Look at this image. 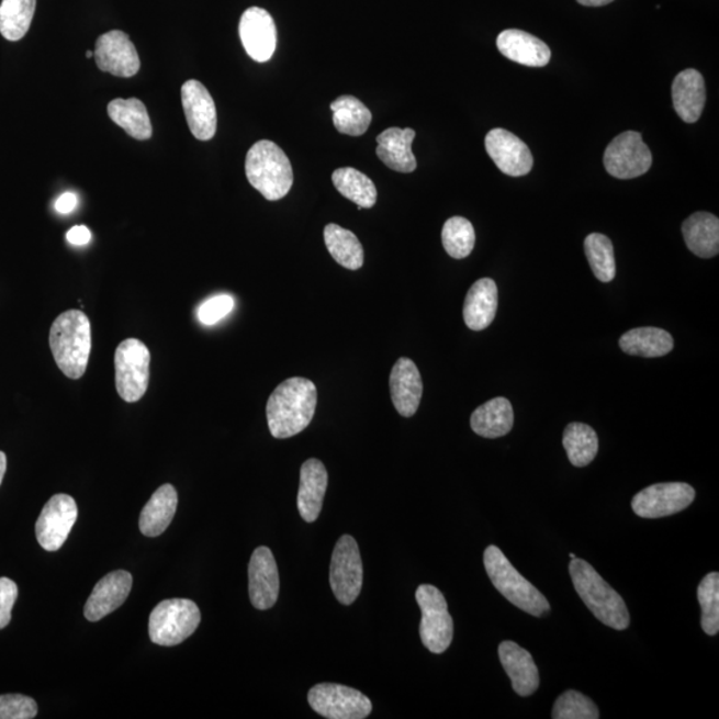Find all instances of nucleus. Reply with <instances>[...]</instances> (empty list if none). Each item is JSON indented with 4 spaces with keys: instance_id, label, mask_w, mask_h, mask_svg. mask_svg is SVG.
<instances>
[{
    "instance_id": "f257e3e1",
    "label": "nucleus",
    "mask_w": 719,
    "mask_h": 719,
    "mask_svg": "<svg viewBox=\"0 0 719 719\" xmlns=\"http://www.w3.org/2000/svg\"><path fill=\"white\" fill-rule=\"evenodd\" d=\"M317 387L308 379L292 378L272 392L267 403L268 428L274 439L302 434L315 416Z\"/></svg>"
},
{
    "instance_id": "f03ea898",
    "label": "nucleus",
    "mask_w": 719,
    "mask_h": 719,
    "mask_svg": "<svg viewBox=\"0 0 719 719\" xmlns=\"http://www.w3.org/2000/svg\"><path fill=\"white\" fill-rule=\"evenodd\" d=\"M49 347L56 366L68 379L83 378L92 348L91 323L85 312L71 310L56 317L49 329Z\"/></svg>"
},
{
    "instance_id": "7ed1b4c3",
    "label": "nucleus",
    "mask_w": 719,
    "mask_h": 719,
    "mask_svg": "<svg viewBox=\"0 0 719 719\" xmlns=\"http://www.w3.org/2000/svg\"><path fill=\"white\" fill-rule=\"evenodd\" d=\"M569 573L575 592L598 621L616 630L629 628L630 615L627 604L589 562L573 559L569 565Z\"/></svg>"
},
{
    "instance_id": "20e7f679",
    "label": "nucleus",
    "mask_w": 719,
    "mask_h": 719,
    "mask_svg": "<svg viewBox=\"0 0 719 719\" xmlns=\"http://www.w3.org/2000/svg\"><path fill=\"white\" fill-rule=\"evenodd\" d=\"M249 184L270 202L283 199L293 186L290 159L278 144L270 141L255 143L246 158Z\"/></svg>"
},
{
    "instance_id": "39448f33",
    "label": "nucleus",
    "mask_w": 719,
    "mask_h": 719,
    "mask_svg": "<svg viewBox=\"0 0 719 719\" xmlns=\"http://www.w3.org/2000/svg\"><path fill=\"white\" fill-rule=\"evenodd\" d=\"M484 565L492 584L518 609L535 617H541L550 610L546 596L516 571V568L505 558L502 549L495 546L487 547L484 553Z\"/></svg>"
},
{
    "instance_id": "423d86ee",
    "label": "nucleus",
    "mask_w": 719,
    "mask_h": 719,
    "mask_svg": "<svg viewBox=\"0 0 719 719\" xmlns=\"http://www.w3.org/2000/svg\"><path fill=\"white\" fill-rule=\"evenodd\" d=\"M200 621L202 615L191 599H166L149 616V639L156 645L177 647L195 633Z\"/></svg>"
},
{
    "instance_id": "0eeeda50",
    "label": "nucleus",
    "mask_w": 719,
    "mask_h": 719,
    "mask_svg": "<svg viewBox=\"0 0 719 719\" xmlns=\"http://www.w3.org/2000/svg\"><path fill=\"white\" fill-rule=\"evenodd\" d=\"M151 353L146 344L127 339L119 344L115 352V384L119 396L126 403H136L146 395L149 384Z\"/></svg>"
},
{
    "instance_id": "6e6552de",
    "label": "nucleus",
    "mask_w": 719,
    "mask_h": 719,
    "mask_svg": "<svg viewBox=\"0 0 719 719\" xmlns=\"http://www.w3.org/2000/svg\"><path fill=\"white\" fill-rule=\"evenodd\" d=\"M416 602L423 617L420 637L430 653L442 654L453 641V618L449 615L443 594L434 585H420L416 591Z\"/></svg>"
},
{
    "instance_id": "1a4fd4ad",
    "label": "nucleus",
    "mask_w": 719,
    "mask_h": 719,
    "mask_svg": "<svg viewBox=\"0 0 719 719\" xmlns=\"http://www.w3.org/2000/svg\"><path fill=\"white\" fill-rule=\"evenodd\" d=\"M311 708L328 719H364L371 715V699L352 687L318 684L308 693Z\"/></svg>"
},
{
    "instance_id": "9d476101",
    "label": "nucleus",
    "mask_w": 719,
    "mask_h": 719,
    "mask_svg": "<svg viewBox=\"0 0 719 719\" xmlns=\"http://www.w3.org/2000/svg\"><path fill=\"white\" fill-rule=\"evenodd\" d=\"M329 583L337 602L352 605L362 587V562L358 542L352 536L337 541L330 560Z\"/></svg>"
},
{
    "instance_id": "9b49d317",
    "label": "nucleus",
    "mask_w": 719,
    "mask_h": 719,
    "mask_svg": "<svg viewBox=\"0 0 719 719\" xmlns=\"http://www.w3.org/2000/svg\"><path fill=\"white\" fill-rule=\"evenodd\" d=\"M653 156L636 131H627L613 141L604 155L605 170L610 177L621 180L636 179L652 167Z\"/></svg>"
},
{
    "instance_id": "f8f14e48",
    "label": "nucleus",
    "mask_w": 719,
    "mask_h": 719,
    "mask_svg": "<svg viewBox=\"0 0 719 719\" xmlns=\"http://www.w3.org/2000/svg\"><path fill=\"white\" fill-rule=\"evenodd\" d=\"M696 491L685 483H662L645 487L631 499V509L642 518H662L689 508Z\"/></svg>"
},
{
    "instance_id": "ddd939ff",
    "label": "nucleus",
    "mask_w": 719,
    "mask_h": 719,
    "mask_svg": "<svg viewBox=\"0 0 719 719\" xmlns=\"http://www.w3.org/2000/svg\"><path fill=\"white\" fill-rule=\"evenodd\" d=\"M78 518V505L68 495L48 499L35 525L36 540L47 552H56L68 539Z\"/></svg>"
},
{
    "instance_id": "4468645a",
    "label": "nucleus",
    "mask_w": 719,
    "mask_h": 719,
    "mask_svg": "<svg viewBox=\"0 0 719 719\" xmlns=\"http://www.w3.org/2000/svg\"><path fill=\"white\" fill-rule=\"evenodd\" d=\"M99 70L119 78H133L141 70V59L134 43L123 31L114 30L100 35L96 52Z\"/></svg>"
},
{
    "instance_id": "2eb2a0df",
    "label": "nucleus",
    "mask_w": 719,
    "mask_h": 719,
    "mask_svg": "<svg viewBox=\"0 0 719 719\" xmlns=\"http://www.w3.org/2000/svg\"><path fill=\"white\" fill-rule=\"evenodd\" d=\"M485 148L498 170L508 177H525L533 168V155L520 137L503 128L490 131Z\"/></svg>"
},
{
    "instance_id": "dca6fc26",
    "label": "nucleus",
    "mask_w": 719,
    "mask_h": 719,
    "mask_svg": "<svg viewBox=\"0 0 719 719\" xmlns=\"http://www.w3.org/2000/svg\"><path fill=\"white\" fill-rule=\"evenodd\" d=\"M239 34L249 58L259 64L272 58L278 45V31L270 12L260 8L244 11Z\"/></svg>"
},
{
    "instance_id": "f3484780",
    "label": "nucleus",
    "mask_w": 719,
    "mask_h": 719,
    "mask_svg": "<svg viewBox=\"0 0 719 719\" xmlns=\"http://www.w3.org/2000/svg\"><path fill=\"white\" fill-rule=\"evenodd\" d=\"M181 103L192 135L198 141H211L216 134L217 114L209 90L198 80H187L181 87Z\"/></svg>"
},
{
    "instance_id": "a211bd4d",
    "label": "nucleus",
    "mask_w": 719,
    "mask_h": 719,
    "mask_svg": "<svg viewBox=\"0 0 719 719\" xmlns=\"http://www.w3.org/2000/svg\"><path fill=\"white\" fill-rule=\"evenodd\" d=\"M249 598L254 608L271 609L277 604L280 591V578L277 561L270 548L260 547L255 550L248 566Z\"/></svg>"
},
{
    "instance_id": "6ab92c4d",
    "label": "nucleus",
    "mask_w": 719,
    "mask_h": 719,
    "mask_svg": "<svg viewBox=\"0 0 719 719\" xmlns=\"http://www.w3.org/2000/svg\"><path fill=\"white\" fill-rule=\"evenodd\" d=\"M133 587V575L126 571L112 572L99 581L85 606V617L91 622L102 620L126 602Z\"/></svg>"
},
{
    "instance_id": "aec40b11",
    "label": "nucleus",
    "mask_w": 719,
    "mask_h": 719,
    "mask_svg": "<svg viewBox=\"0 0 719 719\" xmlns=\"http://www.w3.org/2000/svg\"><path fill=\"white\" fill-rule=\"evenodd\" d=\"M391 397L396 411L403 417L416 415L423 397V379L417 366L411 359H398L392 368Z\"/></svg>"
},
{
    "instance_id": "412c9836",
    "label": "nucleus",
    "mask_w": 719,
    "mask_h": 719,
    "mask_svg": "<svg viewBox=\"0 0 719 719\" xmlns=\"http://www.w3.org/2000/svg\"><path fill=\"white\" fill-rule=\"evenodd\" d=\"M328 487V472L317 459L306 460L300 469L297 508L306 523H315L321 516L325 493Z\"/></svg>"
},
{
    "instance_id": "4be33fe9",
    "label": "nucleus",
    "mask_w": 719,
    "mask_h": 719,
    "mask_svg": "<svg viewBox=\"0 0 719 719\" xmlns=\"http://www.w3.org/2000/svg\"><path fill=\"white\" fill-rule=\"evenodd\" d=\"M499 661L509 675L513 690L518 696L529 697L540 686L539 669L528 650L517 645L516 642L504 641L498 647Z\"/></svg>"
},
{
    "instance_id": "5701e85b",
    "label": "nucleus",
    "mask_w": 719,
    "mask_h": 719,
    "mask_svg": "<svg viewBox=\"0 0 719 719\" xmlns=\"http://www.w3.org/2000/svg\"><path fill=\"white\" fill-rule=\"evenodd\" d=\"M498 52L505 58L527 67L547 66L552 53L547 43L521 30H505L497 37Z\"/></svg>"
},
{
    "instance_id": "b1692460",
    "label": "nucleus",
    "mask_w": 719,
    "mask_h": 719,
    "mask_svg": "<svg viewBox=\"0 0 719 719\" xmlns=\"http://www.w3.org/2000/svg\"><path fill=\"white\" fill-rule=\"evenodd\" d=\"M673 105L685 123H696L706 103L705 79L697 70H685L675 77L672 87Z\"/></svg>"
},
{
    "instance_id": "393cba45",
    "label": "nucleus",
    "mask_w": 719,
    "mask_h": 719,
    "mask_svg": "<svg viewBox=\"0 0 719 719\" xmlns=\"http://www.w3.org/2000/svg\"><path fill=\"white\" fill-rule=\"evenodd\" d=\"M416 137L415 130L392 127L378 136L377 154L379 159L393 171L411 173L417 168V161L412 153V143Z\"/></svg>"
},
{
    "instance_id": "a878e982",
    "label": "nucleus",
    "mask_w": 719,
    "mask_h": 719,
    "mask_svg": "<svg viewBox=\"0 0 719 719\" xmlns=\"http://www.w3.org/2000/svg\"><path fill=\"white\" fill-rule=\"evenodd\" d=\"M498 306V290L495 280L480 279L467 293L464 322L472 330H484L495 321Z\"/></svg>"
},
{
    "instance_id": "bb28decb",
    "label": "nucleus",
    "mask_w": 719,
    "mask_h": 719,
    "mask_svg": "<svg viewBox=\"0 0 719 719\" xmlns=\"http://www.w3.org/2000/svg\"><path fill=\"white\" fill-rule=\"evenodd\" d=\"M686 246L698 258L710 259L719 252V221L709 212H696L683 224Z\"/></svg>"
},
{
    "instance_id": "cd10ccee",
    "label": "nucleus",
    "mask_w": 719,
    "mask_h": 719,
    "mask_svg": "<svg viewBox=\"0 0 719 719\" xmlns=\"http://www.w3.org/2000/svg\"><path fill=\"white\" fill-rule=\"evenodd\" d=\"M515 414L508 398L496 397L479 406L471 417L474 434L485 439H498L509 434Z\"/></svg>"
},
{
    "instance_id": "c85d7f7f",
    "label": "nucleus",
    "mask_w": 719,
    "mask_h": 719,
    "mask_svg": "<svg viewBox=\"0 0 719 719\" xmlns=\"http://www.w3.org/2000/svg\"><path fill=\"white\" fill-rule=\"evenodd\" d=\"M178 509V493L171 484L161 485L144 506L139 527L144 536L158 537L165 533Z\"/></svg>"
},
{
    "instance_id": "c756f323",
    "label": "nucleus",
    "mask_w": 719,
    "mask_h": 719,
    "mask_svg": "<svg viewBox=\"0 0 719 719\" xmlns=\"http://www.w3.org/2000/svg\"><path fill=\"white\" fill-rule=\"evenodd\" d=\"M620 347L625 353L640 356V358H662L671 353L674 340L665 329L642 327L629 330L620 339Z\"/></svg>"
},
{
    "instance_id": "7c9ffc66",
    "label": "nucleus",
    "mask_w": 719,
    "mask_h": 719,
    "mask_svg": "<svg viewBox=\"0 0 719 719\" xmlns=\"http://www.w3.org/2000/svg\"><path fill=\"white\" fill-rule=\"evenodd\" d=\"M109 116L136 141H148L153 136V124L146 105L139 99H115L109 104Z\"/></svg>"
},
{
    "instance_id": "2f4dec72",
    "label": "nucleus",
    "mask_w": 719,
    "mask_h": 719,
    "mask_svg": "<svg viewBox=\"0 0 719 719\" xmlns=\"http://www.w3.org/2000/svg\"><path fill=\"white\" fill-rule=\"evenodd\" d=\"M324 241L337 265L351 271H358L364 265V249L351 231L328 224L324 229Z\"/></svg>"
},
{
    "instance_id": "473e14b6",
    "label": "nucleus",
    "mask_w": 719,
    "mask_h": 719,
    "mask_svg": "<svg viewBox=\"0 0 719 719\" xmlns=\"http://www.w3.org/2000/svg\"><path fill=\"white\" fill-rule=\"evenodd\" d=\"M330 110L334 112V124L340 134L349 136L364 135L372 123V112L358 98L342 96L337 98Z\"/></svg>"
},
{
    "instance_id": "72a5a7b5",
    "label": "nucleus",
    "mask_w": 719,
    "mask_h": 719,
    "mask_svg": "<svg viewBox=\"0 0 719 719\" xmlns=\"http://www.w3.org/2000/svg\"><path fill=\"white\" fill-rule=\"evenodd\" d=\"M335 189L351 200L359 209H372L378 202V190L367 175L352 167H344L333 175Z\"/></svg>"
},
{
    "instance_id": "f704fd0d",
    "label": "nucleus",
    "mask_w": 719,
    "mask_h": 719,
    "mask_svg": "<svg viewBox=\"0 0 719 719\" xmlns=\"http://www.w3.org/2000/svg\"><path fill=\"white\" fill-rule=\"evenodd\" d=\"M562 443L573 467L584 468L596 459L598 437L596 430L583 423L569 424Z\"/></svg>"
},
{
    "instance_id": "c9c22d12",
    "label": "nucleus",
    "mask_w": 719,
    "mask_h": 719,
    "mask_svg": "<svg viewBox=\"0 0 719 719\" xmlns=\"http://www.w3.org/2000/svg\"><path fill=\"white\" fill-rule=\"evenodd\" d=\"M36 0H3L0 4V34L10 42L29 33L35 15Z\"/></svg>"
},
{
    "instance_id": "e433bc0d",
    "label": "nucleus",
    "mask_w": 719,
    "mask_h": 719,
    "mask_svg": "<svg viewBox=\"0 0 719 719\" xmlns=\"http://www.w3.org/2000/svg\"><path fill=\"white\" fill-rule=\"evenodd\" d=\"M585 254L594 277L603 283H610L616 278L615 248L608 236L591 234L586 237Z\"/></svg>"
},
{
    "instance_id": "4c0bfd02",
    "label": "nucleus",
    "mask_w": 719,
    "mask_h": 719,
    "mask_svg": "<svg viewBox=\"0 0 719 719\" xmlns=\"http://www.w3.org/2000/svg\"><path fill=\"white\" fill-rule=\"evenodd\" d=\"M441 239L450 258L461 260L472 254L476 244V234L468 218L454 216L443 224Z\"/></svg>"
},
{
    "instance_id": "58836bf2",
    "label": "nucleus",
    "mask_w": 719,
    "mask_h": 719,
    "mask_svg": "<svg viewBox=\"0 0 719 719\" xmlns=\"http://www.w3.org/2000/svg\"><path fill=\"white\" fill-rule=\"evenodd\" d=\"M697 597L703 609L701 625L706 634L719 631V574L709 573L698 586Z\"/></svg>"
},
{
    "instance_id": "ea45409f",
    "label": "nucleus",
    "mask_w": 719,
    "mask_h": 719,
    "mask_svg": "<svg viewBox=\"0 0 719 719\" xmlns=\"http://www.w3.org/2000/svg\"><path fill=\"white\" fill-rule=\"evenodd\" d=\"M552 717L554 719H598L597 705L583 693L568 690L562 693L554 703Z\"/></svg>"
},
{
    "instance_id": "a19ab883",
    "label": "nucleus",
    "mask_w": 719,
    "mask_h": 719,
    "mask_svg": "<svg viewBox=\"0 0 719 719\" xmlns=\"http://www.w3.org/2000/svg\"><path fill=\"white\" fill-rule=\"evenodd\" d=\"M36 715L35 699L22 694L0 696V719H33Z\"/></svg>"
},
{
    "instance_id": "79ce46f5",
    "label": "nucleus",
    "mask_w": 719,
    "mask_h": 719,
    "mask_svg": "<svg viewBox=\"0 0 719 719\" xmlns=\"http://www.w3.org/2000/svg\"><path fill=\"white\" fill-rule=\"evenodd\" d=\"M235 300L229 295H217L207 300L198 310L199 322L215 325L234 311Z\"/></svg>"
},
{
    "instance_id": "37998d69",
    "label": "nucleus",
    "mask_w": 719,
    "mask_h": 719,
    "mask_svg": "<svg viewBox=\"0 0 719 719\" xmlns=\"http://www.w3.org/2000/svg\"><path fill=\"white\" fill-rule=\"evenodd\" d=\"M18 598V586L10 578H0V629H4L11 621V611Z\"/></svg>"
},
{
    "instance_id": "c03bdc74",
    "label": "nucleus",
    "mask_w": 719,
    "mask_h": 719,
    "mask_svg": "<svg viewBox=\"0 0 719 719\" xmlns=\"http://www.w3.org/2000/svg\"><path fill=\"white\" fill-rule=\"evenodd\" d=\"M92 239L91 231L86 227V225H75L67 233V240L72 244V246H86Z\"/></svg>"
},
{
    "instance_id": "a18cd8bd",
    "label": "nucleus",
    "mask_w": 719,
    "mask_h": 719,
    "mask_svg": "<svg viewBox=\"0 0 719 719\" xmlns=\"http://www.w3.org/2000/svg\"><path fill=\"white\" fill-rule=\"evenodd\" d=\"M78 205V198L72 192H66L55 203V210L61 215L70 214Z\"/></svg>"
},
{
    "instance_id": "49530a36",
    "label": "nucleus",
    "mask_w": 719,
    "mask_h": 719,
    "mask_svg": "<svg viewBox=\"0 0 719 719\" xmlns=\"http://www.w3.org/2000/svg\"><path fill=\"white\" fill-rule=\"evenodd\" d=\"M577 2L586 5V8H602V5L615 2V0H577Z\"/></svg>"
},
{
    "instance_id": "de8ad7c7",
    "label": "nucleus",
    "mask_w": 719,
    "mask_h": 719,
    "mask_svg": "<svg viewBox=\"0 0 719 719\" xmlns=\"http://www.w3.org/2000/svg\"><path fill=\"white\" fill-rule=\"evenodd\" d=\"M5 471H8V458L3 452H0V485H2Z\"/></svg>"
},
{
    "instance_id": "09e8293b",
    "label": "nucleus",
    "mask_w": 719,
    "mask_h": 719,
    "mask_svg": "<svg viewBox=\"0 0 719 719\" xmlns=\"http://www.w3.org/2000/svg\"><path fill=\"white\" fill-rule=\"evenodd\" d=\"M86 56H87V58H92L93 53H92V52H87V53H86Z\"/></svg>"
},
{
    "instance_id": "8fccbe9b",
    "label": "nucleus",
    "mask_w": 719,
    "mask_h": 719,
    "mask_svg": "<svg viewBox=\"0 0 719 719\" xmlns=\"http://www.w3.org/2000/svg\"><path fill=\"white\" fill-rule=\"evenodd\" d=\"M569 558H571V560H573V559H575V554L571 553V554H569Z\"/></svg>"
}]
</instances>
